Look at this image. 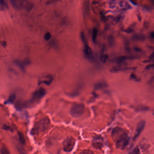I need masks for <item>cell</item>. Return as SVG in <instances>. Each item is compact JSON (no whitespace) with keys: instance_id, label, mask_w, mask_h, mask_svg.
<instances>
[{"instance_id":"obj_1","label":"cell","mask_w":154,"mask_h":154,"mask_svg":"<svg viewBox=\"0 0 154 154\" xmlns=\"http://www.w3.org/2000/svg\"><path fill=\"white\" fill-rule=\"evenodd\" d=\"M111 136L117 148L123 150L128 145L129 138L126 131L121 127H114L112 130Z\"/></svg>"},{"instance_id":"obj_2","label":"cell","mask_w":154,"mask_h":154,"mask_svg":"<svg viewBox=\"0 0 154 154\" xmlns=\"http://www.w3.org/2000/svg\"><path fill=\"white\" fill-rule=\"evenodd\" d=\"M50 124V120L49 118H43L34 125V127L31 130V134L35 135L45 132L49 129Z\"/></svg>"},{"instance_id":"obj_3","label":"cell","mask_w":154,"mask_h":154,"mask_svg":"<svg viewBox=\"0 0 154 154\" xmlns=\"http://www.w3.org/2000/svg\"><path fill=\"white\" fill-rule=\"evenodd\" d=\"M10 2L12 6L17 10H24L29 11L33 7L32 3L27 1L13 0L11 1Z\"/></svg>"},{"instance_id":"obj_4","label":"cell","mask_w":154,"mask_h":154,"mask_svg":"<svg viewBox=\"0 0 154 154\" xmlns=\"http://www.w3.org/2000/svg\"><path fill=\"white\" fill-rule=\"evenodd\" d=\"M84 105L82 104H75L73 105L70 110V114L74 118H79L84 113Z\"/></svg>"},{"instance_id":"obj_5","label":"cell","mask_w":154,"mask_h":154,"mask_svg":"<svg viewBox=\"0 0 154 154\" xmlns=\"http://www.w3.org/2000/svg\"><path fill=\"white\" fill-rule=\"evenodd\" d=\"M75 145V140L72 137H70L64 140L63 142V147L64 151L70 152L72 151Z\"/></svg>"},{"instance_id":"obj_6","label":"cell","mask_w":154,"mask_h":154,"mask_svg":"<svg viewBox=\"0 0 154 154\" xmlns=\"http://www.w3.org/2000/svg\"><path fill=\"white\" fill-rule=\"evenodd\" d=\"M92 145L96 149H102L104 146V138L101 136H95L92 140Z\"/></svg>"},{"instance_id":"obj_7","label":"cell","mask_w":154,"mask_h":154,"mask_svg":"<svg viewBox=\"0 0 154 154\" xmlns=\"http://www.w3.org/2000/svg\"><path fill=\"white\" fill-rule=\"evenodd\" d=\"M46 94V90L43 88H40L35 91L32 96L31 102H34L39 100L45 96Z\"/></svg>"},{"instance_id":"obj_8","label":"cell","mask_w":154,"mask_h":154,"mask_svg":"<svg viewBox=\"0 0 154 154\" xmlns=\"http://www.w3.org/2000/svg\"><path fill=\"white\" fill-rule=\"evenodd\" d=\"M146 124V121L144 120H141L138 123V125H137V129L136 130L134 136V138H133L134 141H136L139 137L142 131L144 129Z\"/></svg>"},{"instance_id":"obj_9","label":"cell","mask_w":154,"mask_h":154,"mask_svg":"<svg viewBox=\"0 0 154 154\" xmlns=\"http://www.w3.org/2000/svg\"><path fill=\"white\" fill-rule=\"evenodd\" d=\"M81 38L83 41L84 45V53L85 56L89 59H91L92 57V51L86 40L85 37L83 33L81 34Z\"/></svg>"},{"instance_id":"obj_10","label":"cell","mask_w":154,"mask_h":154,"mask_svg":"<svg viewBox=\"0 0 154 154\" xmlns=\"http://www.w3.org/2000/svg\"><path fill=\"white\" fill-rule=\"evenodd\" d=\"M132 39L138 42H143L147 39V37L145 34L141 33H137L134 34L131 38Z\"/></svg>"},{"instance_id":"obj_11","label":"cell","mask_w":154,"mask_h":154,"mask_svg":"<svg viewBox=\"0 0 154 154\" xmlns=\"http://www.w3.org/2000/svg\"><path fill=\"white\" fill-rule=\"evenodd\" d=\"M53 80V78L52 76L50 75H47L46 76H45L43 79L42 80L41 83L49 85L52 83Z\"/></svg>"},{"instance_id":"obj_12","label":"cell","mask_w":154,"mask_h":154,"mask_svg":"<svg viewBox=\"0 0 154 154\" xmlns=\"http://www.w3.org/2000/svg\"><path fill=\"white\" fill-rule=\"evenodd\" d=\"M29 63V61H26L25 62H20V61H17L16 62V64L22 70H24L25 69V66L26 65H28Z\"/></svg>"},{"instance_id":"obj_13","label":"cell","mask_w":154,"mask_h":154,"mask_svg":"<svg viewBox=\"0 0 154 154\" xmlns=\"http://www.w3.org/2000/svg\"><path fill=\"white\" fill-rule=\"evenodd\" d=\"M18 135H19V141L21 143L22 145H25V138L24 134L20 132H19Z\"/></svg>"},{"instance_id":"obj_14","label":"cell","mask_w":154,"mask_h":154,"mask_svg":"<svg viewBox=\"0 0 154 154\" xmlns=\"http://www.w3.org/2000/svg\"><path fill=\"white\" fill-rule=\"evenodd\" d=\"M130 78V79L132 80H134L136 82H140L141 81L140 78H139L137 75L134 73H132L131 74Z\"/></svg>"},{"instance_id":"obj_15","label":"cell","mask_w":154,"mask_h":154,"mask_svg":"<svg viewBox=\"0 0 154 154\" xmlns=\"http://www.w3.org/2000/svg\"><path fill=\"white\" fill-rule=\"evenodd\" d=\"M16 96L14 95H12L10 96L9 99L6 101L5 104H12L16 99Z\"/></svg>"},{"instance_id":"obj_16","label":"cell","mask_w":154,"mask_h":154,"mask_svg":"<svg viewBox=\"0 0 154 154\" xmlns=\"http://www.w3.org/2000/svg\"><path fill=\"white\" fill-rule=\"evenodd\" d=\"M98 30L96 28L93 30V33H92V39L94 42H95V41L97 39V36Z\"/></svg>"},{"instance_id":"obj_17","label":"cell","mask_w":154,"mask_h":154,"mask_svg":"<svg viewBox=\"0 0 154 154\" xmlns=\"http://www.w3.org/2000/svg\"><path fill=\"white\" fill-rule=\"evenodd\" d=\"M129 154H140V150L138 146L134 147Z\"/></svg>"},{"instance_id":"obj_18","label":"cell","mask_w":154,"mask_h":154,"mask_svg":"<svg viewBox=\"0 0 154 154\" xmlns=\"http://www.w3.org/2000/svg\"><path fill=\"white\" fill-rule=\"evenodd\" d=\"M1 154H10L9 151L6 148L5 146H2L1 148Z\"/></svg>"},{"instance_id":"obj_19","label":"cell","mask_w":154,"mask_h":154,"mask_svg":"<svg viewBox=\"0 0 154 154\" xmlns=\"http://www.w3.org/2000/svg\"><path fill=\"white\" fill-rule=\"evenodd\" d=\"M7 7V5L4 1H0V10H3Z\"/></svg>"},{"instance_id":"obj_20","label":"cell","mask_w":154,"mask_h":154,"mask_svg":"<svg viewBox=\"0 0 154 154\" xmlns=\"http://www.w3.org/2000/svg\"><path fill=\"white\" fill-rule=\"evenodd\" d=\"M149 109V108L147 106H141L138 107V109L137 110L140 111H148Z\"/></svg>"},{"instance_id":"obj_21","label":"cell","mask_w":154,"mask_h":154,"mask_svg":"<svg viewBox=\"0 0 154 154\" xmlns=\"http://www.w3.org/2000/svg\"><path fill=\"white\" fill-rule=\"evenodd\" d=\"M79 154H94L93 151L90 150H84L80 152Z\"/></svg>"},{"instance_id":"obj_22","label":"cell","mask_w":154,"mask_h":154,"mask_svg":"<svg viewBox=\"0 0 154 154\" xmlns=\"http://www.w3.org/2000/svg\"><path fill=\"white\" fill-rule=\"evenodd\" d=\"M51 36L50 33H46L44 35V39L46 41H48L51 38Z\"/></svg>"},{"instance_id":"obj_23","label":"cell","mask_w":154,"mask_h":154,"mask_svg":"<svg viewBox=\"0 0 154 154\" xmlns=\"http://www.w3.org/2000/svg\"><path fill=\"white\" fill-rule=\"evenodd\" d=\"M152 68H154V63L150 64L149 65H147L146 66L145 69L146 70H149Z\"/></svg>"},{"instance_id":"obj_24","label":"cell","mask_w":154,"mask_h":154,"mask_svg":"<svg viewBox=\"0 0 154 154\" xmlns=\"http://www.w3.org/2000/svg\"><path fill=\"white\" fill-rule=\"evenodd\" d=\"M108 58V56L104 55L103 56L101 57V60L103 62H105L106 61V60Z\"/></svg>"},{"instance_id":"obj_25","label":"cell","mask_w":154,"mask_h":154,"mask_svg":"<svg viewBox=\"0 0 154 154\" xmlns=\"http://www.w3.org/2000/svg\"><path fill=\"white\" fill-rule=\"evenodd\" d=\"M134 50L136 52H141L142 51L141 48L138 47H135L134 48Z\"/></svg>"},{"instance_id":"obj_26","label":"cell","mask_w":154,"mask_h":154,"mask_svg":"<svg viewBox=\"0 0 154 154\" xmlns=\"http://www.w3.org/2000/svg\"><path fill=\"white\" fill-rule=\"evenodd\" d=\"M134 31V30L132 28H128L125 30V32L127 34H131Z\"/></svg>"},{"instance_id":"obj_27","label":"cell","mask_w":154,"mask_h":154,"mask_svg":"<svg viewBox=\"0 0 154 154\" xmlns=\"http://www.w3.org/2000/svg\"><path fill=\"white\" fill-rule=\"evenodd\" d=\"M144 63H154V59H148L143 62Z\"/></svg>"},{"instance_id":"obj_28","label":"cell","mask_w":154,"mask_h":154,"mask_svg":"<svg viewBox=\"0 0 154 154\" xmlns=\"http://www.w3.org/2000/svg\"><path fill=\"white\" fill-rule=\"evenodd\" d=\"M149 59H154V51L151 53V54L149 56Z\"/></svg>"},{"instance_id":"obj_29","label":"cell","mask_w":154,"mask_h":154,"mask_svg":"<svg viewBox=\"0 0 154 154\" xmlns=\"http://www.w3.org/2000/svg\"><path fill=\"white\" fill-rule=\"evenodd\" d=\"M150 37H151V38H154V32H151L150 33Z\"/></svg>"},{"instance_id":"obj_30","label":"cell","mask_w":154,"mask_h":154,"mask_svg":"<svg viewBox=\"0 0 154 154\" xmlns=\"http://www.w3.org/2000/svg\"><path fill=\"white\" fill-rule=\"evenodd\" d=\"M131 2L133 4H134V5H137V3L136 2H135V1H131Z\"/></svg>"},{"instance_id":"obj_31","label":"cell","mask_w":154,"mask_h":154,"mask_svg":"<svg viewBox=\"0 0 154 154\" xmlns=\"http://www.w3.org/2000/svg\"><path fill=\"white\" fill-rule=\"evenodd\" d=\"M153 114H154V110H153Z\"/></svg>"}]
</instances>
